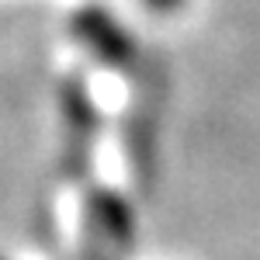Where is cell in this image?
Masks as SVG:
<instances>
[{
	"label": "cell",
	"instance_id": "cell-1",
	"mask_svg": "<svg viewBox=\"0 0 260 260\" xmlns=\"http://www.w3.org/2000/svg\"><path fill=\"white\" fill-rule=\"evenodd\" d=\"M101 115L83 77L62 83V160L73 177H87L98 149Z\"/></svg>",
	"mask_w": 260,
	"mask_h": 260
},
{
	"label": "cell",
	"instance_id": "cell-2",
	"mask_svg": "<svg viewBox=\"0 0 260 260\" xmlns=\"http://www.w3.org/2000/svg\"><path fill=\"white\" fill-rule=\"evenodd\" d=\"M73 31L94 52V59H101L104 66L132 70V62H136V42H132V35L111 14H104V11H83L80 18H77V24H73Z\"/></svg>",
	"mask_w": 260,
	"mask_h": 260
},
{
	"label": "cell",
	"instance_id": "cell-3",
	"mask_svg": "<svg viewBox=\"0 0 260 260\" xmlns=\"http://www.w3.org/2000/svg\"><path fill=\"white\" fill-rule=\"evenodd\" d=\"M146 7L156 11V14H170V11H180L184 7V0H146Z\"/></svg>",
	"mask_w": 260,
	"mask_h": 260
}]
</instances>
